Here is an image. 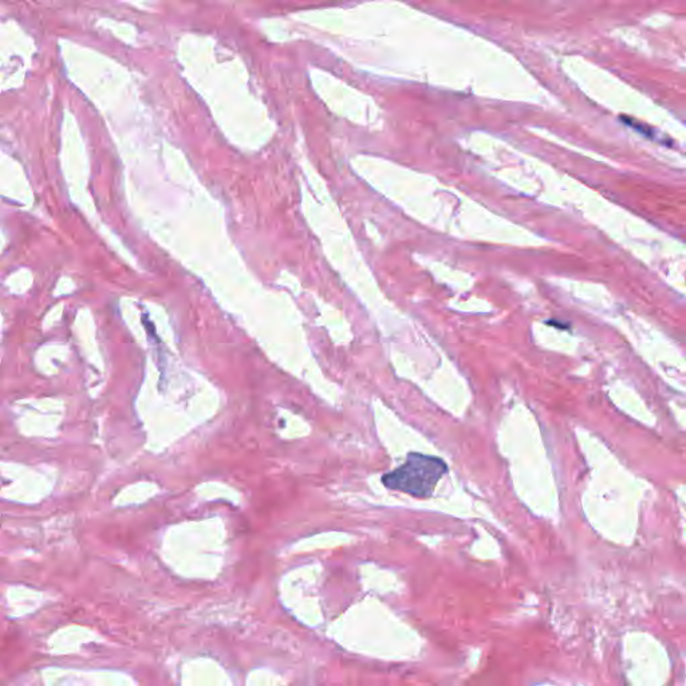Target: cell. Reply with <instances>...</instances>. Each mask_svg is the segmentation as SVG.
Returning <instances> with one entry per match:
<instances>
[{"label":"cell","mask_w":686,"mask_h":686,"mask_svg":"<svg viewBox=\"0 0 686 686\" xmlns=\"http://www.w3.org/2000/svg\"><path fill=\"white\" fill-rule=\"evenodd\" d=\"M446 472L448 465L443 459L412 452L403 464L382 476V484L392 490L426 499L433 495L437 483Z\"/></svg>","instance_id":"6da1fadb"}]
</instances>
